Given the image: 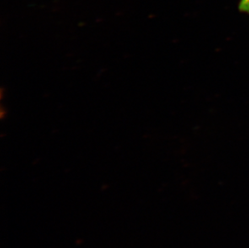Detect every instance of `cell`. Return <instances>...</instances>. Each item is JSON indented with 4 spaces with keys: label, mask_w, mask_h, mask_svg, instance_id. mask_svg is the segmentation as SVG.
<instances>
[{
    "label": "cell",
    "mask_w": 249,
    "mask_h": 248,
    "mask_svg": "<svg viewBox=\"0 0 249 248\" xmlns=\"http://www.w3.org/2000/svg\"><path fill=\"white\" fill-rule=\"evenodd\" d=\"M240 7L242 11L249 14V0H241Z\"/></svg>",
    "instance_id": "6da1fadb"
}]
</instances>
